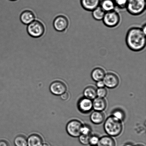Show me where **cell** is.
I'll return each mask as SVG.
<instances>
[{
    "label": "cell",
    "mask_w": 146,
    "mask_h": 146,
    "mask_svg": "<svg viewBox=\"0 0 146 146\" xmlns=\"http://www.w3.org/2000/svg\"><path fill=\"white\" fill-rule=\"evenodd\" d=\"M92 131L91 127L87 124H82L81 129V134L90 135Z\"/></svg>",
    "instance_id": "cell-25"
},
{
    "label": "cell",
    "mask_w": 146,
    "mask_h": 146,
    "mask_svg": "<svg viewBox=\"0 0 146 146\" xmlns=\"http://www.w3.org/2000/svg\"><path fill=\"white\" fill-rule=\"evenodd\" d=\"M50 90L52 94L56 95H61L66 92L67 87L61 81H56L53 82L50 86Z\"/></svg>",
    "instance_id": "cell-10"
},
{
    "label": "cell",
    "mask_w": 146,
    "mask_h": 146,
    "mask_svg": "<svg viewBox=\"0 0 146 146\" xmlns=\"http://www.w3.org/2000/svg\"><path fill=\"white\" fill-rule=\"evenodd\" d=\"M96 84L97 87L98 88H104L105 86V84H104L103 80L97 82Z\"/></svg>",
    "instance_id": "cell-29"
},
{
    "label": "cell",
    "mask_w": 146,
    "mask_h": 146,
    "mask_svg": "<svg viewBox=\"0 0 146 146\" xmlns=\"http://www.w3.org/2000/svg\"><path fill=\"white\" fill-rule=\"evenodd\" d=\"M16 146H28V141L25 137L19 135L15 138L14 141Z\"/></svg>",
    "instance_id": "cell-22"
},
{
    "label": "cell",
    "mask_w": 146,
    "mask_h": 146,
    "mask_svg": "<svg viewBox=\"0 0 146 146\" xmlns=\"http://www.w3.org/2000/svg\"><path fill=\"white\" fill-rule=\"evenodd\" d=\"M125 9L131 15H141L145 11L146 0H128Z\"/></svg>",
    "instance_id": "cell-3"
},
{
    "label": "cell",
    "mask_w": 146,
    "mask_h": 146,
    "mask_svg": "<svg viewBox=\"0 0 146 146\" xmlns=\"http://www.w3.org/2000/svg\"><path fill=\"white\" fill-rule=\"evenodd\" d=\"M125 42L131 51L135 52L142 51L146 46V34L141 27H131L127 31Z\"/></svg>",
    "instance_id": "cell-1"
},
{
    "label": "cell",
    "mask_w": 146,
    "mask_h": 146,
    "mask_svg": "<svg viewBox=\"0 0 146 146\" xmlns=\"http://www.w3.org/2000/svg\"><path fill=\"white\" fill-rule=\"evenodd\" d=\"M105 117L102 111H95L92 113L90 116V120L93 123L100 124L102 123L105 119Z\"/></svg>",
    "instance_id": "cell-15"
},
{
    "label": "cell",
    "mask_w": 146,
    "mask_h": 146,
    "mask_svg": "<svg viewBox=\"0 0 146 146\" xmlns=\"http://www.w3.org/2000/svg\"><path fill=\"white\" fill-rule=\"evenodd\" d=\"M92 12L93 18L96 21H102L106 13L100 6L95 9Z\"/></svg>",
    "instance_id": "cell-20"
},
{
    "label": "cell",
    "mask_w": 146,
    "mask_h": 146,
    "mask_svg": "<svg viewBox=\"0 0 146 146\" xmlns=\"http://www.w3.org/2000/svg\"><path fill=\"white\" fill-rule=\"evenodd\" d=\"M141 29H142V31L143 32L146 34V24L144 23V24L143 25L142 27H141Z\"/></svg>",
    "instance_id": "cell-31"
},
{
    "label": "cell",
    "mask_w": 146,
    "mask_h": 146,
    "mask_svg": "<svg viewBox=\"0 0 146 146\" xmlns=\"http://www.w3.org/2000/svg\"><path fill=\"white\" fill-rule=\"evenodd\" d=\"M115 4L116 8L124 9L126 7L128 0H113Z\"/></svg>",
    "instance_id": "cell-23"
},
{
    "label": "cell",
    "mask_w": 146,
    "mask_h": 146,
    "mask_svg": "<svg viewBox=\"0 0 146 146\" xmlns=\"http://www.w3.org/2000/svg\"><path fill=\"white\" fill-rule=\"evenodd\" d=\"M77 107L80 112L88 113L93 109L92 101L86 97H83L79 100Z\"/></svg>",
    "instance_id": "cell-9"
},
{
    "label": "cell",
    "mask_w": 146,
    "mask_h": 146,
    "mask_svg": "<svg viewBox=\"0 0 146 146\" xmlns=\"http://www.w3.org/2000/svg\"><path fill=\"white\" fill-rule=\"evenodd\" d=\"M82 124L78 120L70 121L66 126V131L70 135L73 137H78L81 135V129Z\"/></svg>",
    "instance_id": "cell-6"
},
{
    "label": "cell",
    "mask_w": 146,
    "mask_h": 146,
    "mask_svg": "<svg viewBox=\"0 0 146 146\" xmlns=\"http://www.w3.org/2000/svg\"><path fill=\"white\" fill-rule=\"evenodd\" d=\"M93 109L94 111H103L106 108L107 102L104 98L96 97L93 101Z\"/></svg>",
    "instance_id": "cell-12"
},
{
    "label": "cell",
    "mask_w": 146,
    "mask_h": 146,
    "mask_svg": "<svg viewBox=\"0 0 146 146\" xmlns=\"http://www.w3.org/2000/svg\"><path fill=\"white\" fill-rule=\"evenodd\" d=\"M107 94V91L105 87L98 88L97 90V95L98 97L104 98L106 96Z\"/></svg>",
    "instance_id": "cell-27"
},
{
    "label": "cell",
    "mask_w": 146,
    "mask_h": 146,
    "mask_svg": "<svg viewBox=\"0 0 146 146\" xmlns=\"http://www.w3.org/2000/svg\"><path fill=\"white\" fill-rule=\"evenodd\" d=\"M134 146H144L143 145H141V144H138V145H136Z\"/></svg>",
    "instance_id": "cell-33"
},
{
    "label": "cell",
    "mask_w": 146,
    "mask_h": 146,
    "mask_svg": "<svg viewBox=\"0 0 146 146\" xmlns=\"http://www.w3.org/2000/svg\"><path fill=\"white\" fill-rule=\"evenodd\" d=\"M102 21L106 27L111 28H115L121 22V16L118 11L114 10L105 13Z\"/></svg>",
    "instance_id": "cell-4"
},
{
    "label": "cell",
    "mask_w": 146,
    "mask_h": 146,
    "mask_svg": "<svg viewBox=\"0 0 146 146\" xmlns=\"http://www.w3.org/2000/svg\"><path fill=\"white\" fill-rule=\"evenodd\" d=\"M69 20L67 17L63 15L58 16L53 21V26L56 31L58 32H63L68 28Z\"/></svg>",
    "instance_id": "cell-7"
},
{
    "label": "cell",
    "mask_w": 146,
    "mask_h": 146,
    "mask_svg": "<svg viewBox=\"0 0 146 146\" xmlns=\"http://www.w3.org/2000/svg\"><path fill=\"white\" fill-rule=\"evenodd\" d=\"M100 7L106 13L113 11L116 9L113 0H101Z\"/></svg>",
    "instance_id": "cell-16"
},
{
    "label": "cell",
    "mask_w": 146,
    "mask_h": 146,
    "mask_svg": "<svg viewBox=\"0 0 146 146\" xmlns=\"http://www.w3.org/2000/svg\"><path fill=\"white\" fill-rule=\"evenodd\" d=\"M27 31L30 36L34 38H39L42 36L45 33V27L40 21L34 20L28 24Z\"/></svg>",
    "instance_id": "cell-5"
},
{
    "label": "cell",
    "mask_w": 146,
    "mask_h": 146,
    "mask_svg": "<svg viewBox=\"0 0 146 146\" xmlns=\"http://www.w3.org/2000/svg\"><path fill=\"white\" fill-rule=\"evenodd\" d=\"M35 14L30 10H25L21 13L20 15L21 22L25 25H28L35 20Z\"/></svg>",
    "instance_id": "cell-13"
},
{
    "label": "cell",
    "mask_w": 146,
    "mask_h": 146,
    "mask_svg": "<svg viewBox=\"0 0 146 146\" xmlns=\"http://www.w3.org/2000/svg\"><path fill=\"white\" fill-rule=\"evenodd\" d=\"M28 146H43L42 139L40 136L34 134L29 137Z\"/></svg>",
    "instance_id": "cell-17"
},
{
    "label": "cell",
    "mask_w": 146,
    "mask_h": 146,
    "mask_svg": "<svg viewBox=\"0 0 146 146\" xmlns=\"http://www.w3.org/2000/svg\"><path fill=\"white\" fill-rule=\"evenodd\" d=\"M101 0H80L81 7L85 11H92L100 6Z\"/></svg>",
    "instance_id": "cell-11"
},
{
    "label": "cell",
    "mask_w": 146,
    "mask_h": 146,
    "mask_svg": "<svg viewBox=\"0 0 146 146\" xmlns=\"http://www.w3.org/2000/svg\"></svg>",
    "instance_id": "cell-35"
},
{
    "label": "cell",
    "mask_w": 146,
    "mask_h": 146,
    "mask_svg": "<svg viewBox=\"0 0 146 146\" xmlns=\"http://www.w3.org/2000/svg\"><path fill=\"white\" fill-rule=\"evenodd\" d=\"M60 96L61 99L64 100V101L68 100L69 97V94L66 92L64 93L63 94H61Z\"/></svg>",
    "instance_id": "cell-28"
},
{
    "label": "cell",
    "mask_w": 146,
    "mask_h": 146,
    "mask_svg": "<svg viewBox=\"0 0 146 146\" xmlns=\"http://www.w3.org/2000/svg\"><path fill=\"white\" fill-rule=\"evenodd\" d=\"M104 129L109 136L112 137L118 136L123 131L122 121L112 115L110 116L104 122Z\"/></svg>",
    "instance_id": "cell-2"
},
{
    "label": "cell",
    "mask_w": 146,
    "mask_h": 146,
    "mask_svg": "<svg viewBox=\"0 0 146 146\" xmlns=\"http://www.w3.org/2000/svg\"><path fill=\"white\" fill-rule=\"evenodd\" d=\"M100 138L97 135H90L89 139V144L91 146H97L99 141Z\"/></svg>",
    "instance_id": "cell-26"
},
{
    "label": "cell",
    "mask_w": 146,
    "mask_h": 146,
    "mask_svg": "<svg viewBox=\"0 0 146 146\" xmlns=\"http://www.w3.org/2000/svg\"><path fill=\"white\" fill-rule=\"evenodd\" d=\"M124 146H134L133 144L131 143H127L125 144Z\"/></svg>",
    "instance_id": "cell-32"
},
{
    "label": "cell",
    "mask_w": 146,
    "mask_h": 146,
    "mask_svg": "<svg viewBox=\"0 0 146 146\" xmlns=\"http://www.w3.org/2000/svg\"><path fill=\"white\" fill-rule=\"evenodd\" d=\"M84 96L91 100H94L97 97V90L92 86H89L86 88L84 91Z\"/></svg>",
    "instance_id": "cell-19"
},
{
    "label": "cell",
    "mask_w": 146,
    "mask_h": 146,
    "mask_svg": "<svg viewBox=\"0 0 146 146\" xmlns=\"http://www.w3.org/2000/svg\"><path fill=\"white\" fill-rule=\"evenodd\" d=\"M103 81L105 86L110 89L116 88L119 83L118 76L112 72H109L106 74Z\"/></svg>",
    "instance_id": "cell-8"
},
{
    "label": "cell",
    "mask_w": 146,
    "mask_h": 146,
    "mask_svg": "<svg viewBox=\"0 0 146 146\" xmlns=\"http://www.w3.org/2000/svg\"><path fill=\"white\" fill-rule=\"evenodd\" d=\"M97 146H115V142L112 137L104 136L100 139Z\"/></svg>",
    "instance_id": "cell-18"
},
{
    "label": "cell",
    "mask_w": 146,
    "mask_h": 146,
    "mask_svg": "<svg viewBox=\"0 0 146 146\" xmlns=\"http://www.w3.org/2000/svg\"><path fill=\"white\" fill-rule=\"evenodd\" d=\"M10 1H17V0H10Z\"/></svg>",
    "instance_id": "cell-34"
},
{
    "label": "cell",
    "mask_w": 146,
    "mask_h": 146,
    "mask_svg": "<svg viewBox=\"0 0 146 146\" xmlns=\"http://www.w3.org/2000/svg\"><path fill=\"white\" fill-rule=\"evenodd\" d=\"M106 72L104 68L100 67H96L92 70L91 74L92 78L94 81H102L104 79Z\"/></svg>",
    "instance_id": "cell-14"
},
{
    "label": "cell",
    "mask_w": 146,
    "mask_h": 146,
    "mask_svg": "<svg viewBox=\"0 0 146 146\" xmlns=\"http://www.w3.org/2000/svg\"><path fill=\"white\" fill-rule=\"evenodd\" d=\"M91 135H85L81 134L79 137V141L81 144L87 145L89 144V139Z\"/></svg>",
    "instance_id": "cell-24"
},
{
    "label": "cell",
    "mask_w": 146,
    "mask_h": 146,
    "mask_svg": "<svg viewBox=\"0 0 146 146\" xmlns=\"http://www.w3.org/2000/svg\"><path fill=\"white\" fill-rule=\"evenodd\" d=\"M0 146H9L7 142L4 141H0Z\"/></svg>",
    "instance_id": "cell-30"
},
{
    "label": "cell",
    "mask_w": 146,
    "mask_h": 146,
    "mask_svg": "<svg viewBox=\"0 0 146 146\" xmlns=\"http://www.w3.org/2000/svg\"><path fill=\"white\" fill-rule=\"evenodd\" d=\"M120 121H122L125 119V113L120 109H116L112 111L111 115Z\"/></svg>",
    "instance_id": "cell-21"
}]
</instances>
